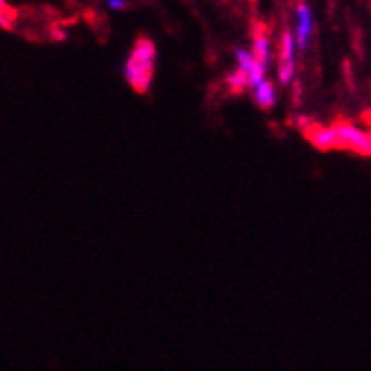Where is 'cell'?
I'll return each mask as SVG.
<instances>
[{
    "instance_id": "obj_1",
    "label": "cell",
    "mask_w": 371,
    "mask_h": 371,
    "mask_svg": "<svg viewBox=\"0 0 371 371\" xmlns=\"http://www.w3.org/2000/svg\"><path fill=\"white\" fill-rule=\"evenodd\" d=\"M153 63H155V45L149 38H140L133 45V52H131L126 68H124L126 82L133 86V90L147 92V88L151 86V79H153Z\"/></svg>"
},
{
    "instance_id": "obj_2",
    "label": "cell",
    "mask_w": 371,
    "mask_h": 371,
    "mask_svg": "<svg viewBox=\"0 0 371 371\" xmlns=\"http://www.w3.org/2000/svg\"><path fill=\"white\" fill-rule=\"evenodd\" d=\"M336 133L340 138L342 149L353 151L358 155H371V135L360 131L358 126H353L347 119H336Z\"/></svg>"
},
{
    "instance_id": "obj_3",
    "label": "cell",
    "mask_w": 371,
    "mask_h": 371,
    "mask_svg": "<svg viewBox=\"0 0 371 371\" xmlns=\"http://www.w3.org/2000/svg\"><path fill=\"white\" fill-rule=\"evenodd\" d=\"M301 124V131L306 140L313 144L317 151H333V149H342L340 144V138L336 133L333 126H324V124H315V122H309V119H299Z\"/></svg>"
},
{
    "instance_id": "obj_4",
    "label": "cell",
    "mask_w": 371,
    "mask_h": 371,
    "mask_svg": "<svg viewBox=\"0 0 371 371\" xmlns=\"http://www.w3.org/2000/svg\"><path fill=\"white\" fill-rule=\"evenodd\" d=\"M295 68V59H293V36L288 32L282 34L279 41V79L282 82H290Z\"/></svg>"
},
{
    "instance_id": "obj_5",
    "label": "cell",
    "mask_w": 371,
    "mask_h": 371,
    "mask_svg": "<svg viewBox=\"0 0 371 371\" xmlns=\"http://www.w3.org/2000/svg\"><path fill=\"white\" fill-rule=\"evenodd\" d=\"M253 55L261 68H266V63H268V30L263 28V25H257V30H255V52Z\"/></svg>"
},
{
    "instance_id": "obj_6",
    "label": "cell",
    "mask_w": 371,
    "mask_h": 371,
    "mask_svg": "<svg viewBox=\"0 0 371 371\" xmlns=\"http://www.w3.org/2000/svg\"><path fill=\"white\" fill-rule=\"evenodd\" d=\"M309 34H311V9L304 3H299L297 5V43H299V48L306 45Z\"/></svg>"
},
{
    "instance_id": "obj_7",
    "label": "cell",
    "mask_w": 371,
    "mask_h": 371,
    "mask_svg": "<svg viewBox=\"0 0 371 371\" xmlns=\"http://www.w3.org/2000/svg\"><path fill=\"white\" fill-rule=\"evenodd\" d=\"M255 97H257V104L261 109H270L275 104V86L270 82H261L255 90Z\"/></svg>"
},
{
    "instance_id": "obj_8",
    "label": "cell",
    "mask_w": 371,
    "mask_h": 371,
    "mask_svg": "<svg viewBox=\"0 0 371 371\" xmlns=\"http://www.w3.org/2000/svg\"><path fill=\"white\" fill-rule=\"evenodd\" d=\"M245 84H250V77H248V72H243L241 68H238V70L230 77V86H232L234 92H238V90L245 88Z\"/></svg>"
},
{
    "instance_id": "obj_9",
    "label": "cell",
    "mask_w": 371,
    "mask_h": 371,
    "mask_svg": "<svg viewBox=\"0 0 371 371\" xmlns=\"http://www.w3.org/2000/svg\"><path fill=\"white\" fill-rule=\"evenodd\" d=\"M365 122H367V126H369V135H371V113H365Z\"/></svg>"
},
{
    "instance_id": "obj_10",
    "label": "cell",
    "mask_w": 371,
    "mask_h": 371,
    "mask_svg": "<svg viewBox=\"0 0 371 371\" xmlns=\"http://www.w3.org/2000/svg\"><path fill=\"white\" fill-rule=\"evenodd\" d=\"M122 5H124V3H122V0H111V7H113V9H117V7H122Z\"/></svg>"
}]
</instances>
